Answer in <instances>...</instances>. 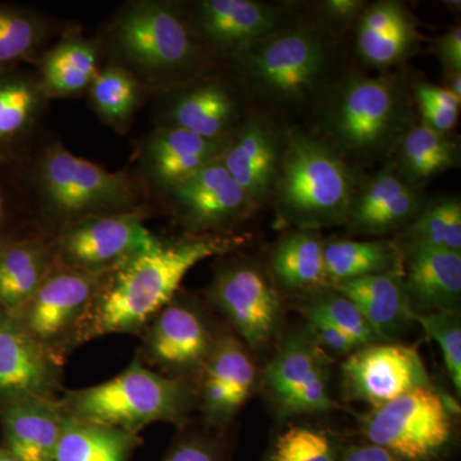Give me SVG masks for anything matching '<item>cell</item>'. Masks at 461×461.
<instances>
[{
    "instance_id": "484cf974",
    "label": "cell",
    "mask_w": 461,
    "mask_h": 461,
    "mask_svg": "<svg viewBox=\"0 0 461 461\" xmlns=\"http://www.w3.org/2000/svg\"><path fill=\"white\" fill-rule=\"evenodd\" d=\"M103 65L104 56L98 36L86 38L69 26L30 66L51 100L86 94Z\"/></svg>"
},
{
    "instance_id": "e575fe53",
    "label": "cell",
    "mask_w": 461,
    "mask_h": 461,
    "mask_svg": "<svg viewBox=\"0 0 461 461\" xmlns=\"http://www.w3.org/2000/svg\"><path fill=\"white\" fill-rule=\"evenodd\" d=\"M86 94L99 120L115 132L126 133L149 93L122 67L105 62Z\"/></svg>"
},
{
    "instance_id": "d4e9b609",
    "label": "cell",
    "mask_w": 461,
    "mask_h": 461,
    "mask_svg": "<svg viewBox=\"0 0 461 461\" xmlns=\"http://www.w3.org/2000/svg\"><path fill=\"white\" fill-rule=\"evenodd\" d=\"M65 420L58 399L25 397L0 403V446L23 461H54Z\"/></svg>"
},
{
    "instance_id": "83f0119b",
    "label": "cell",
    "mask_w": 461,
    "mask_h": 461,
    "mask_svg": "<svg viewBox=\"0 0 461 461\" xmlns=\"http://www.w3.org/2000/svg\"><path fill=\"white\" fill-rule=\"evenodd\" d=\"M54 267V236L44 230H33L0 249V313L16 317Z\"/></svg>"
},
{
    "instance_id": "7402d4cb",
    "label": "cell",
    "mask_w": 461,
    "mask_h": 461,
    "mask_svg": "<svg viewBox=\"0 0 461 461\" xmlns=\"http://www.w3.org/2000/svg\"><path fill=\"white\" fill-rule=\"evenodd\" d=\"M282 135L257 113H248L226 142L220 162L258 209L272 198L280 171Z\"/></svg>"
},
{
    "instance_id": "b9f144b4",
    "label": "cell",
    "mask_w": 461,
    "mask_h": 461,
    "mask_svg": "<svg viewBox=\"0 0 461 461\" xmlns=\"http://www.w3.org/2000/svg\"><path fill=\"white\" fill-rule=\"evenodd\" d=\"M421 117L420 123L435 131L450 133L459 121L461 100L442 86L426 80L412 85Z\"/></svg>"
},
{
    "instance_id": "7a4b0ae2",
    "label": "cell",
    "mask_w": 461,
    "mask_h": 461,
    "mask_svg": "<svg viewBox=\"0 0 461 461\" xmlns=\"http://www.w3.org/2000/svg\"><path fill=\"white\" fill-rule=\"evenodd\" d=\"M18 168L33 218L50 235L90 217L151 211L136 176L108 171L54 139L39 141Z\"/></svg>"
},
{
    "instance_id": "44dd1931",
    "label": "cell",
    "mask_w": 461,
    "mask_h": 461,
    "mask_svg": "<svg viewBox=\"0 0 461 461\" xmlns=\"http://www.w3.org/2000/svg\"><path fill=\"white\" fill-rule=\"evenodd\" d=\"M50 102L32 66L0 69V165H18L32 153Z\"/></svg>"
},
{
    "instance_id": "2e32d148",
    "label": "cell",
    "mask_w": 461,
    "mask_h": 461,
    "mask_svg": "<svg viewBox=\"0 0 461 461\" xmlns=\"http://www.w3.org/2000/svg\"><path fill=\"white\" fill-rule=\"evenodd\" d=\"M263 378L282 414H317L336 406L330 393L329 357L309 330L282 342Z\"/></svg>"
},
{
    "instance_id": "e0dca14e",
    "label": "cell",
    "mask_w": 461,
    "mask_h": 461,
    "mask_svg": "<svg viewBox=\"0 0 461 461\" xmlns=\"http://www.w3.org/2000/svg\"><path fill=\"white\" fill-rule=\"evenodd\" d=\"M342 387L354 402L381 408L415 388H433L415 348L399 344L364 346L342 364Z\"/></svg>"
},
{
    "instance_id": "4fadbf2b",
    "label": "cell",
    "mask_w": 461,
    "mask_h": 461,
    "mask_svg": "<svg viewBox=\"0 0 461 461\" xmlns=\"http://www.w3.org/2000/svg\"><path fill=\"white\" fill-rule=\"evenodd\" d=\"M149 213L98 215L71 224L54 236L56 264L105 273L154 250L163 240L145 226Z\"/></svg>"
},
{
    "instance_id": "277c9868",
    "label": "cell",
    "mask_w": 461,
    "mask_h": 461,
    "mask_svg": "<svg viewBox=\"0 0 461 461\" xmlns=\"http://www.w3.org/2000/svg\"><path fill=\"white\" fill-rule=\"evenodd\" d=\"M339 62L330 27L290 21L229 63L245 93L271 109L291 112L318 104L344 75Z\"/></svg>"
},
{
    "instance_id": "74e56055",
    "label": "cell",
    "mask_w": 461,
    "mask_h": 461,
    "mask_svg": "<svg viewBox=\"0 0 461 461\" xmlns=\"http://www.w3.org/2000/svg\"><path fill=\"white\" fill-rule=\"evenodd\" d=\"M302 305L323 315L333 326L354 339L359 348L381 342L357 306L335 288L324 286L304 294Z\"/></svg>"
},
{
    "instance_id": "4dcf8cb0",
    "label": "cell",
    "mask_w": 461,
    "mask_h": 461,
    "mask_svg": "<svg viewBox=\"0 0 461 461\" xmlns=\"http://www.w3.org/2000/svg\"><path fill=\"white\" fill-rule=\"evenodd\" d=\"M68 27L39 9L0 2V69L32 65Z\"/></svg>"
},
{
    "instance_id": "4316f807",
    "label": "cell",
    "mask_w": 461,
    "mask_h": 461,
    "mask_svg": "<svg viewBox=\"0 0 461 461\" xmlns=\"http://www.w3.org/2000/svg\"><path fill=\"white\" fill-rule=\"evenodd\" d=\"M357 26V53L372 68L384 71L402 65L420 48L414 17L395 0L366 5Z\"/></svg>"
},
{
    "instance_id": "8992f818",
    "label": "cell",
    "mask_w": 461,
    "mask_h": 461,
    "mask_svg": "<svg viewBox=\"0 0 461 461\" xmlns=\"http://www.w3.org/2000/svg\"><path fill=\"white\" fill-rule=\"evenodd\" d=\"M357 187L354 167L314 133L290 130L282 135L271 198L278 222L313 230L345 224Z\"/></svg>"
},
{
    "instance_id": "7bdbcfd3",
    "label": "cell",
    "mask_w": 461,
    "mask_h": 461,
    "mask_svg": "<svg viewBox=\"0 0 461 461\" xmlns=\"http://www.w3.org/2000/svg\"><path fill=\"white\" fill-rule=\"evenodd\" d=\"M302 312L304 313L306 321H308L309 330H311L312 335L317 339L318 344L329 350L330 353L350 355L360 348L354 339L345 335L338 327L333 326L330 321H327L318 312L304 305H302Z\"/></svg>"
},
{
    "instance_id": "ee69618b",
    "label": "cell",
    "mask_w": 461,
    "mask_h": 461,
    "mask_svg": "<svg viewBox=\"0 0 461 461\" xmlns=\"http://www.w3.org/2000/svg\"><path fill=\"white\" fill-rule=\"evenodd\" d=\"M444 75L461 74V27L437 36L432 44Z\"/></svg>"
},
{
    "instance_id": "d6986e66",
    "label": "cell",
    "mask_w": 461,
    "mask_h": 461,
    "mask_svg": "<svg viewBox=\"0 0 461 461\" xmlns=\"http://www.w3.org/2000/svg\"><path fill=\"white\" fill-rule=\"evenodd\" d=\"M65 364L18 323L0 313V403L25 397L59 399Z\"/></svg>"
},
{
    "instance_id": "f1b7e54d",
    "label": "cell",
    "mask_w": 461,
    "mask_h": 461,
    "mask_svg": "<svg viewBox=\"0 0 461 461\" xmlns=\"http://www.w3.org/2000/svg\"><path fill=\"white\" fill-rule=\"evenodd\" d=\"M330 287L357 306L381 341L395 339L414 321L402 269L342 281Z\"/></svg>"
},
{
    "instance_id": "f35d334b",
    "label": "cell",
    "mask_w": 461,
    "mask_h": 461,
    "mask_svg": "<svg viewBox=\"0 0 461 461\" xmlns=\"http://www.w3.org/2000/svg\"><path fill=\"white\" fill-rule=\"evenodd\" d=\"M38 229L18 165H0V249Z\"/></svg>"
},
{
    "instance_id": "1f68e13d",
    "label": "cell",
    "mask_w": 461,
    "mask_h": 461,
    "mask_svg": "<svg viewBox=\"0 0 461 461\" xmlns=\"http://www.w3.org/2000/svg\"><path fill=\"white\" fill-rule=\"evenodd\" d=\"M324 240L313 230L287 233L273 249L271 278L276 285L304 294L329 286L323 259Z\"/></svg>"
},
{
    "instance_id": "bcb514c9",
    "label": "cell",
    "mask_w": 461,
    "mask_h": 461,
    "mask_svg": "<svg viewBox=\"0 0 461 461\" xmlns=\"http://www.w3.org/2000/svg\"><path fill=\"white\" fill-rule=\"evenodd\" d=\"M339 461H399L393 455L377 445L364 441L360 444L346 445Z\"/></svg>"
},
{
    "instance_id": "5b68a950",
    "label": "cell",
    "mask_w": 461,
    "mask_h": 461,
    "mask_svg": "<svg viewBox=\"0 0 461 461\" xmlns=\"http://www.w3.org/2000/svg\"><path fill=\"white\" fill-rule=\"evenodd\" d=\"M314 108V135L351 166L393 157L414 124L411 93L396 76L344 74Z\"/></svg>"
},
{
    "instance_id": "cb8c5ba5",
    "label": "cell",
    "mask_w": 461,
    "mask_h": 461,
    "mask_svg": "<svg viewBox=\"0 0 461 461\" xmlns=\"http://www.w3.org/2000/svg\"><path fill=\"white\" fill-rule=\"evenodd\" d=\"M402 278L414 313L456 311L461 297V251L405 244Z\"/></svg>"
},
{
    "instance_id": "7c38bea8",
    "label": "cell",
    "mask_w": 461,
    "mask_h": 461,
    "mask_svg": "<svg viewBox=\"0 0 461 461\" xmlns=\"http://www.w3.org/2000/svg\"><path fill=\"white\" fill-rule=\"evenodd\" d=\"M241 85L211 68L156 94L157 126L184 130L213 141H229L244 121Z\"/></svg>"
},
{
    "instance_id": "ab89813d",
    "label": "cell",
    "mask_w": 461,
    "mask_h": 461,
    "mask_svg": "<svg viewBox=\"0 0 461 461\" xmlns=\"http://www.w3.org/2000/svg\"><path fill=\"white\" fill-rule=\"evenodd\" d=\"M162 461H230V448L224 438V429L204 426H186L177 429Z\"/></svg>"
},
{
    "instance_id": "9a60e30c",
    "label": "cell",
    "mask_w": 461,
    "mask_h": 461,
    "mask_svg": "<svg viewBox=\"0 0 461 461\" xmlns=\"http://www.w3.org/2000/svg\"><path fill=\"white\" fill-rule=\"evenodd\" d=\"M185 8L196 38L213 62H230L291 21L281 5L259 0H195Z\"/></svg>"
},
{
    "instance_id": "9c48e42d",
    "label": "cell",
    "mask_w": 461,
    "mask_h": 461,
    "mask_svg": "<svg viewBox=\"0 0 461 461\" xmlns=\"http://www.w3.org/2000/svg\"><path fill=\"white\" fill-rule=\"evenodd\" d=\"M363 433L399 461H441L453 448L455 421L436 388L420 387L373 409Z\"/></svg>"
},
{
    "instance_id": "c3c4849f",
    "label": "cell",
    "mask_w": 461,
    "mask_h": 461,
    "mask_svg": "<svg viewBox=\"0 0 461 461\" xmlns=\"http://www.w3.org/2000/svg\"><path fill=\"white\" fill-rule=\"evenodd\" d=\"M0 461H23L21 459H18L16 455H14L11 453V451H8L7 448L3 447V446H0Z\"/></svg>"
},
{
    "instance_id": "8d00e7d4",
    "label": "cell",
    "mask_w": 461,
    "mask_h": 461,
    "mask_svg": "<svg viewBox=\"0 0 461 461\" xmlns=\"http://www.w3.org/2000/svg\"><path fill=\"white\" fill-rule=\"evenodd\" d=\"M345 446L329 429L293 424L273 438L263 461H339Z\"/></svg>"
},
{
    "instance_id": "d6a6232c",
    "label": "cell",
    "mask_w": 461,
    "mask_h": 461,
    "mask_svg": "<svg viewBox=\"0 0 461 461\" xmlns=\"http://www.w3.org/2000/svg\"><path fill=\"white\" fill-rule=\"evenodd\" d=\"M142 444L144 441L138 433L66 414L54 461H132Z\"/></svg>"
},
{
    "instance_id": "60d3db41",
    "label": "cell",
    "mask_w": 461,
    "mask_h": 461,
    "mask_svg": "<svg viewBox=\"0 0 461 461\" xmlns=\"http://www.w3.org/2000/svg\"><path fill=\"white\" fill-rule=\"evenodd\" d=\"M414 321L435 339L441 350L448 377L461 393V323L456 311L414 313Z\"/></svg>"
},
{
    "instance_id": "8fae6325",
    "label": "cell",
    "mask_w": 461,
    "mask_h": 461,
    "mask_svg": "<svg viewBox=\"0 0 461 461\" xmlns=\"http://www.w3.org/2000/svg\"><path fill=\"white\" fill-rule=\"evenodd\" d=\"M103 275L56 264L47 280L14 318L38 344L66 364L78 348L81 324Z\"/></svg>"
},
{
    "instance_id": "603a6c76",
    "label": "cell",
    "mask_w": 461,
    "mask_h": 461,
    "mask_svg": "<svg viewBox=\"0 0 461 461\" xmlns=\"http://www.w3.org/2000/svg\"><path fill=\"white\" fill-rule=\"evenodd\" d=\"M424 190L406 184L390 163L355 193L345 226L355 235H386L405 230L420 213Z\"/></svg>"
},
{
    "instance_id": "f546056e",
    "label": "cell",
    "mask_w": 461,
    "mask_h": 461,
    "mask_svg": "<svg viewBox=\"0 0 461 461\" xmlns=\"http://www.w3.org/2000/svg\"><path fill=\"white\" fill-rule=\"evenodd\" d=\"M390 163L402 180L423 189L427 182L460 166V145L450 133L412 124L399 141Z\"/></svg>"
},
{
    "instance_id": "5bb4252c",
    "label": "cell",
    "mask_w": 461,
    "mask_h": 461,
    "mask_svg": "<svg viewBox=\"0 0 461 461\" xmlns=\"http://www.w3.org/2000/svg\"><path fill=\"white\" fill-rule=\"evenodd\" d=\"M160 199L187 235H230L258 211L220 159L194 173Z\"/></svg>"
},
{
    "instance_id": "7dc6e473",
    "label": "cell",
    "mask_w": 461,
    "mask_h": 461,
    "mask_svg": "<svg viewBox=\"0 0 461 461\" xmlns=\"http://www.w3.org/2000/svg\"><path fill=\"white\" fill-rule=\"evenodd\" d=\"M445 89L461 100V74L446 75Z\"/></svg>"
},
{
    "instance_id": "3957f363",
    "label": "cell",
    "mask_w": 461,
    "mask_h": 461,
    "mask_svg": "<svg viewBox=\"0 0 461 461\" xmlns=\"http://www.w3.org/2000/svg\"><path fill=\"white\" fill-rule=\"evenodd\" d=\"M98 39L105 62L122 67L154 95L214 65L180 3H124L109 18Z\"/></svg>"
},
{
    "instance_id": "f6af8a7d",
    "label": "cell",
    "mask_w": 461,
    "mask_h": 461,
    "mask_svg": "<svg viewBox=\"0 0 461 461\" xmlns=\"http://www.w3.org/2000/svg\"><path fill=\"white\" fill-rule=\"evenodd\" d=\"M363 0H324L321 3V23L327 26H346L359 20L366 8Z\"/></svg>"
},
{
    "instance_id": "6da1fadb",
    "label": "cell",
    "mask_w": 461,
    "mask_h": 461,
    "mask_svg": "<svg viewBox=\"0 0 461 461\" xmlns=\"http://www.w3.org/2000/svg\"><path fill=\"white\" fill-rule=\"evenodd\" d=\"M232 235H186L165 241L105 272L81 324L77 346L109 335L140 336L145 327L177 295L187 273L242 244Z\"/></svg>"
},
{
    "instance_id": "30bf717a",
    "label": "cell",
    "mask_w": 461,
    "mask_h": 461,
    "mask_svg": "<svg viewBox=\"0 0 461 461\" xmlns=\"http://www.w3.org/2000/svg\"><path fill=\"white\" fill-rule=\"evenodd\" d=\"M205 297L249 350H262L277 335L280 297L271 276L259 264L244 258L223 260L215 268Z\"/></svg>"
},
{
    "instance_id": "d590c367",
    "label": "cell",
    "mask_w": 461,
    "mask_h": 461,
    "mask_svg": "<svg viewBox=\"0 0 461 461\" xmlns=\"http://www.w3.org/2000/svg\"><path fill=\"white\" fill-rule=\"evenodd\" d=\"M405 244L461 251V202L459 196H441L427 202L405 230Z\"/></svg>"
},
{
    "instance_id": "52a82bcc",
    "label": "cell",
    "mask_w": 461,
    "mask_h": 461,
    "mask_svg": "<svg viewBox=\"0 0 461 461\" xmlns=\"http://www.w3.org/2000/svg\"><path fill=\"white\" fill-rule=\"evenodd\" d=\"M58 400L69 417L138 435L153 423H171L181 429L190 423L198 406L193 384L159 375L136 354L115 377L65 390Z\"/></svg>"
},
{
    "instance_id": "ac0fdd59",
    "label": "cell",
    "mask_w": 461,
    "mask_h": 461,
    "mask_svg": "<svg viewBox=\"0 0 461 461\" xmlns=\"http://www.w3.org/2000/svg\"><path fill=\"white\" fill-rule=\"evenodd\" d=\"M257 377L248 346L232 330H223L196 382V409L203 424L226 429L253 393Z\"/></svg>"
},
{
    "instance_id": "836d02e7",
    "label": "cell",
    "mask_w": 461,
    "mask_h": 461,
    "mask_svg": "<svg viewBox=\"0 0 461 461\" xmlns=\"http://www.w3.org/2000/svg\"><path fill=\"white\" fill-rule=\"evenodd\" d=\"M323 259L329 286L402 269L399 247L387 241L330 240L323 245Z\"/></svg>"
},
{
    "instance_id": "ffe728a7",
    "label": "cell",
    "mask_w": 461,
    "mask_h": 461,
    "mask_svg": "<svg viewBox=\"0 0 461 461\" xmlns=\"http://www.w3.org/2000/svg\"><path fill=\"white\" fill-rule=\"evenodd\" d=\"M226 142L156 126L139 144L136 178L149 195L160 198L194 173L220 159Z\"/></svg>"
},
{
    "instance_id": "ba28073f",
    "label": "cell",
    "mask_w": 461,
    "mask_h": 461,
    "mask_svg": "<svg viewBox=\"0 0 461 461\" xmlns=\"http://www.w3.org/2000/svg\"><path fill=\"white\" fill-rule=\"evenodd\" d=\"M222 332L209 309L180 290L142 330L136 355L159 375L195 387Z\"/></svg>"
}]
</instances>
